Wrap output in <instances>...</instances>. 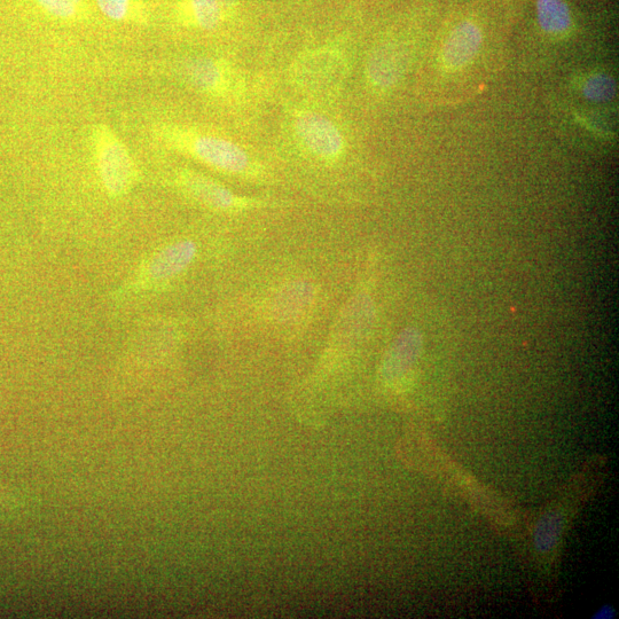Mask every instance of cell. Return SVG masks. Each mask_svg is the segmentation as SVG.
Instances as JSON below:
<instances>
[{
    "instance_id": "cell-3",
    "label": "cell",
    "mask_w": 619,
    "mask_h": 619,
    "mask_svg": "<svg viewBox=\"0 0 619 619\" xmlns=\"http://www.w3.org/2000/svg\"><path fill=\"white\" fill-rule=\"evenodd\" d=\"M92 146L103 186L112 197L130 191L136 179L135 163L127 146L107 125L99 124L92 132Z\"/></svg>"
},
{
    "instance_id": "cell-4",
    "label": "cell",
    "mask_w": 619,
    "mask_h": 619,
    "mask_svg": "<svg viewBox=\"0 0 619 619\" xmlns=\"http://www.w3.org/2000/svg\"><path fill=\"white\" fill-rule=\"evenodd\" d=\"M294 81L311 96H328L340 88L347 73V60L335 47L311 50L293 67Z\"/></svg>"
},
{
    "instance_id": "cell-5",
    "label": "cell",
    "mask_w": 619,
    "mask_h": 619,
    "mask_svg": "<svg viewBox=\"0 0 619 619\" xmlns=\"http://www.w3.org/2000/svg\"><path fill=\"white\" fill-rule=\"evenodd\" d=\"M293 130L296 140L304 150L321 161L332 162L340 159L346 148V140L338 125L319 113H295Z\"/></svg>"
},
{
    "instance_id": "cell-12",
    "label": "cell",
    "mask_w": 619,
    "mask_h": 619,
    "mask_svg": "<svg viewBox=\"0 0 619 619\" xmlns=\"http://www.w3.org/2000/svg\"><path fill=\"white\" fill-rule=\"evenodd\" d=\"M51 17L65 21L81 19L86 12L84 0H35Z\"/></svg>"
},
{
    "instance_id": "cell-16",
    "label": "cell",
    "mask_w": 619,
    "mask_h": 619,
    "mask_svg": "<svg viewBox=\"0 0 619 619\" xmlns=\"http://www.w3.org/2000/svg\"><path fill=\"white\" fill-rule=\"evenodd\" d=\"M6 498V496H3L2 493H0V504H5Z\"/></svg>"
},
{
    "instance_id": "cell-7",
    "label": "cell",
    "mask_w": 619,
    "mask_h": 619,
    "mask_svg": "<svg viewBox=\"0 0 619 619\" xmlns=\"http://www.w3.org/2000/svg\"><path fill=\"white\" fill-rule=\"evenodd\" d=\"M177 182L192 198L207 207L218 210L239 209L247 206L244 201L234 195L229 188L215 182L206 176L190 170L180 172Z\"/></svg>"
},
{
    "instance_id": "cell-6",
    "label": "cell",
    "mask_w": 619,
    "mask_h": 619,
    "mask_svg": "<svg viewBox=\"0 0 619 619\" xmlns=\"http://www.w3.org/2000/svg\"><path fill=\"white\" fill-rule=\"evenodd\" d=\"M183 75L193 88L211 97H225L233 86V74L224 61L195 57L184 62Z\"/></svg>"
},
{
    "instance_id": "cell-9",
    "label": "cell",
    "mask_w": 619,
    "mask_h": 619,
    "mask_svg": "<svg viewBox=\"0 0 619 619\" xmlns=\"http://www.w3.org/2000/svg\"><path fill=\"white\" fill-rule=\"evenodd\" d=\"M537 12L539 25L545 33L555 37L569 33L573 19L564 0H538Z\"/></svg>"
},
{
    "instance_id": "cell-15",
    "label": "cell",
    "mask_w": 619,
    "mask_h": 619,
    "mask_svg": "<svg viewBox=\"0 0 619 619\" xmlns=\"http://www.w3.org/2000/svg\"><path fill=\"white\" fill-rule=\"evenodd\" d=\"M219 4H221L223 13L232 12L235 5H237V0H218Z\"/></svg>"
},
{
    "instance_id": "cell-14",
    "label": "cell",
    "mask_w": 619,
    "mask_h": 619,
    "mask_svg": "<svg viewBox=\"0 0 619 619\" xmlns=\"http://www.w3.org/2000/svg\"><path fill=\"white\" fill-rule=\"evenodd\" d=\"M584 96L594 101H606L615 94V82L607 75H594L587 78Z\"/></svg>"
},
{
    "instance_id": "cell-13",
    "label": "cell",
    "mask_w": 619,
    "mask_h": 619,
    "mask_svg": "<svg viewBox=\"0 0 619 619\" xmlns=\"http://www.w3.org/2000/svg\"><path fill=\"white\" fill-rule=\"evenodd\" d=\"M312 289L308 284L291 286L279 296L277 309L281 315L293 316L307 305Z\"/></svg>"
},
{
    "instance_id": "cell-11",
    "label": "cell",
    "mask_w": 619,
    "mask_h": 619,
    "mask_svg": "<svg viewBox=\"0 0 619 619\" xmlns=\"http://www.w3.org/2000/svg\"><path fill=\"white\" fill-rule=\"evenodd\" d=\"M101 13L114 21H141L143 9L138 0H96Z\"/></svg>"
},
{
    "instance_id": "cell-2",
    "label": "cell",
    "mask_w": 619,
    "mask_h": 619,
    "mask_svg": "<svg viewBox=\"0 0 619 619\" xmlns=\"http://www.w3.org/2000/svg\"><path fill=\"white\" fill-rule=\"evenodd\" d=\"M160 136L164 143L175 150L188 154L217 170L244 175L254 169L250 155L229 139L175 125L162 128Z\"/></svg>"
},
{
    "instance_id": "cell-1",
    "label": "cell",
    "mask_w": 619,
    "mask_h": 619,
    "mask_svg": "<svg viewBox=\"0 0 619 619\" xmlns=\"http://www.w3.org/2000/svg\"><path fill=\"white\" fill-rule=\"evenodd\" d=\"M483 43L482 30L476 23L464 21L454 27L434 52L432 67L438 86L445 91L468 85L470 77L477 76V64L487 52Z\"/></svg>"
},
{
    "instance_id": "cell-8",
    "label": "cell",
    "mask_w": 619,
    "mask_h": 619,
    "mask_svg": "<svg viewBox=\"0 0 619 619\" xmlns=\"http://www.w3.org/2000/svg\"><path fill=\"white\" fill-rule=\"evenodd\" d=\"M197 254V246L190 240L175 242L152 257L146 268V277L152 282L175 278L190 265Z\"/></svg>"
},
{
    "instance_id": "cell-10",
    "label": "cell",
    "mask_w": 619,
    "mask_h": 619,
    "mask_svg": "<svg viewBox=\"0 0 619 619\" xmlns=\"http://www.w3.org/2000/svg\"><path fill=\"white\" fill-rule=\"evenodd\" d=\"M184 13L191 25L203 30L218 27L224 14L218 0H185Z\"/></svg>"
}]
</instances>
